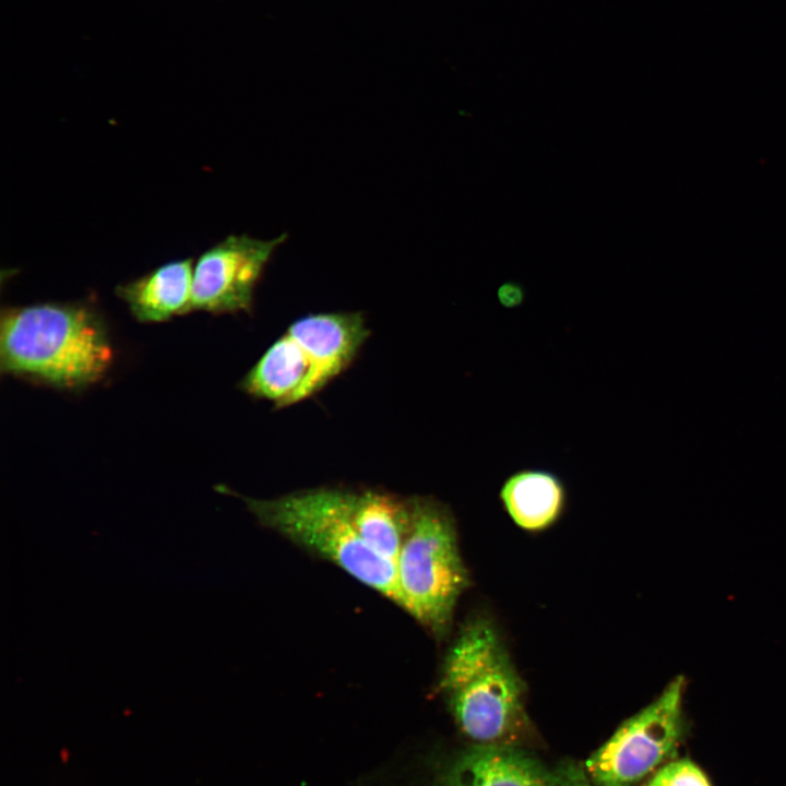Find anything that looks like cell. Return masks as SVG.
I'll list each match as a JSON object with an SVG mask.
<instances>
[{
  "label": "cell",
  "mask_w": 786,
  "mask_h": 786,
  "mask_svg": "<svg viewBox=\"0 0 786 786\" xmlns=\"http://www.w3.org/2000/svg\"><path fill=\"white\" fill-rule=\"evenodd\" d=\"M523 288L513 282H505L498 288V298L504 307H514L522 302Z\"/></svg>",
  "instance_id": "obj_13"
},
{
  "label": "cell",
  "mask_w": 786,
  "mask_h": 786,
  "mask_svg": "<svg viewBox=\"0 0 786 786\" xmlns=\"http://www.w3.org/2000/svg\"><path fill=\"white\" fill-rule=\"evenodd\" d=\"M112 358L105 322L87 302L47 301L1 311L2 373L80 390L100 381Z\"/></svg>",
  "instance_id": "obj_1"
},
{
  "label": "cell",
  "mask_w": 786,
  "mask_h": 786,
  "mask_svg": "<svg viewBox=\"0 0 786 786\" xmlns=\"http://www.w3.org/2000/svg\"><path fill=\"white\" fill-rule=\"evenodd\" d=\"M354 524L372 551L395 564L412 525V498L355 491Z\"/></svg>",
  "instance_id": "obj_11"
},
{
  "label": "cell",
  "mask_w": 786,
  "mask_h": 786,
  "mask_svg": "<svg viewBox=\"0 0 786 786\" xmlns=\"http://www.w3.org/2000/svg\"><path fill=\"white\" fill-rule=\"evenodd\" d=\"M368 335L360 312L301 317L263 353L239 388L277 408L302 402L349 367Z\"/></svg>",
  "instance_id": "obj_3"
},
{
  "label": "cell",
  "mask_w": 786,
  "mask_h": 786,
  "mask_svg": "<svg viewBox=\"0 0 786 786\" xmlns=\"http://www.w3.org/2000/svg\"><path fill=\"white\" fill-rule=\"evenodd\" d=\"M684 692L678 676L593 752L585 770L595 786H636L676 758L689 733Z\"/></svg>",
  "instance_id": "obj_6"
},
{
  "label": "cell",
  "mask_w": 786,
  "mask_h": 786,
  "mask_svg": "<svg viewBox=\"0 0 786 786\" xmlns=\"http://www.w3.org/2000/svg\"><path fill=\"white\" fill-rule=\"evenodd\" d=\"M286 234L271 240L229 235L194 261L192 310L213 314L248 312L255 288Z\"/></svg>",
  "instance_id": "obj_7"
},
{
  "label": "cell",
  "mask_w": 786,
  "mask_h": 786,
  "mask_svg": "<svg viewBox=\"0 0 786 786\" xmlns=\"http://www.w3.org/2000/svg\"><path fill=\"white\" fill-rule=\"evenodd\" d=\"M439 689L475 745L521 747L531 737L525 683L488 615L475 614L460 629L444 657Z\"/></svg>",
  "instance_id": "obj_2"
},
{
  "label": "cell",
  "mask_w": 786,
  "mask_h": 786,
  "mask_svg": "<svg viewBox=\"0 0 786 786\" xmlns=\"http://www.w3.org/2000/svg\"><path fill=\"white\" fill-rule=\"evenodd\" d=\"M355 491L314 488L271 499L242 497L258 522L326 559L400 606L395 564L372 551L354 524Z\"/></svg>",
  "instance_id": "obj_4"
},
{
  "label": "cell",
  "mask_w": 786,
  "mask_h": 786,
  "mask_svg": "<svg viewBox=\"0 0 786 786\" xmlns=\"http://www.w3.org/2000/svg\"><path fill=\"white\" fill-rule=\"evenodd\" d=\"M641 786H712L705 772L691 759H674L660 766Z\"/></svg>",
  "instance_id": "obj_12"
},
{
  "label": "cell",
  "mask_w": 786,
  "mask_h": 786,
  "mask_svg": "<svg viewBox=\"0 0 786 786\" xmlns=\"http://www.w3.org/2000/svg\"><path fill=\"white\" fill-rule=\"evenodd\" d=\"M500 502L522 529L540 532L563 514L568 493L563 480L543 468H522L510 474L499 490Z\"/></svg>",
  "instance_id": "obj_10"
},
{
  "label": "cell",
  "mask_w": 786,
  "mask_h": 786,
  "mask_svg": "<svg viewBox=\"0 0 786 786\" xmlns=\"http://www.w3.org/2000/svg\"><path fill=\"white\" fill-rule=\"evenodd\" d=\"M434 786H595L572 761L549 763L522 747L472 745L440 769Z\"/></svg>",
  "instance_id": "obj_8"
},
{
  "label": "cell",
  "mask_w": 786,
  "mask_h": 786,
  "mask_svg": "<svg viewBox=\"0 0 786 786\" xmlns=\"http://www.w3.org/2000/svg\"><path fill=\"white\" fill-rule=\"evenodd\" d=\"M456 533L445 504L412 497V525L395 562L400 607L437 639L449 634L457 600L471 584Z\"/></svg>",
  "instance_id": "obj_5"
},
{
  "label": "cell",
  "mask_w": 786,
  "mask_h": 786,
  "mask_svg": "<svg viewBox=\"0 0 786 786\" xmlns=\"http://www.w3.org/2000/svg\"><path fill=\"white\" fill-rule=\"evenodd\" d=\"M194 260H175L119 284L115 293L141 323H160L192 310Z\"/></svg>",
  "instance_id": "obj_9"
}]
</instances>
